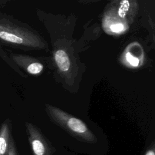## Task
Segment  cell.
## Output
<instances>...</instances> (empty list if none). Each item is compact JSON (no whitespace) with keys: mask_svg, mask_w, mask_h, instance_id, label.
<instances>
[{"mask_svg":"<svg viewBox=\"0 0 155 155\" xmlns=\"http://www.w3.org/2000/svg\"><path fill=\"white\" fill-rule=\"evenodd\" d=\"M6 2H7V1H0V6H2Z\"/></svg>","mask_w":155,"mask_h":155,"instance_id":"30bf717a","label":"cell"},{"mask_svg":"<svg viewBox=\"0 0 155 155\" xmlns=\"http://www.w3.org/2000/svg\"><path fill=\"white\" fill-rule=\"evenodd\" d=\"M126 59L127 61L133 66L137 67L139 65V59L134 57L130 53H127L126 54Z\"/></svg>","mask_w":155,"mask_h":155,"instance_id":"8992f818","label":"cell"},{"mask_svg":"<svg viewBox=\"0 0 155 155\" xmlns=\"http://www.w3.org/2000/svg\"><path fill=\"white\" fill-rule=\"evenodd\" d=\"M7 155H16L15 147L14 142L12 139V137H11L10 140L8 150V154Z\"/></svg>","mask_w":155,"mask_h":155,"instance_id":"ba28073f","label":"cell"},{"mask_svg":"<svg viewBox=\"0 0 155 155\" xmlns=\"http://www.w3.org/2000/svg\"><path fill=\"white\" fill-rule=\"evenodd\" d=\"M110 29L114 33H119L124 30V25L119 23L113 24L110 26Z\"/></svg>","mask_w":155,"mask_h":155,"instance_id":"52a82bcc","label":"cell"},{"mask_svg":"<svg viewBox=\"0 0 155 155\" xmlns=\"http://www.w3.org/2000/svg\"><path fill=\"white\" fill-rule=\"evenodd\" d=\"M43 65L39 62H32L27 65L26 69L28 73L31 74L39 73L43 70Z\"/></svg>","mask_w":155,"mask_h":155,"instance_id":"5b68a950","label":"cell"},{"mask_svg":"<svg viewBox=\"0 0 155 155\" xmlns=\"http://www.w3.org/2000/svg\"><path fill=\"white\" fill-rule=\"evenodd\" d=\"M143 155H155V151H154V147L153 145L152 147H150L147 150H146L145 153Z\"/></svg>","mask_w":155,"mask_h":155,"instance_id":"9c48e42d","label":"cell"},{"mask_svg":"<svg viewBox=\"0 0 155 155\" xmlns=\"http://www.w3.org/2000/svg\"><path fill=\"white\" fill-rule=\"evenodd\" d=\"M29 34L12 16L0 12V44L7 46L29 45Z\"/></svg>","mask_w":155,"mask_h":155,"instance_id":"6da1fadb","label":"cell"},{"mask_svg":"<svg viewBox=\"0 0 155 155\" xmlns=\"http://www.w3.org/2000/svg\"><path fill=\"white\" fill-rule=\"evenodd\" d=\"M8 122L4 121L0 127V155H7L10 140Z\"/></svg>","mask_w":155,"mask_h":155,"instance_id":"3957f363","label":"cell"},{"mask_svg":"<svg viewBox=\"0 0 155 155\" xmlns=\"http://www.w3.org/2000/svg\"><path fill=\"white\" fill-rule=\"evenodd\" d=\"M54 59L58 68L61 71L65 72L69 70L70 62L67 54L64 50H58L55 53Z\"/></svg>","mask_w":155,"mask_h":155,"instance_id":"277c9868","label":"cell"},{"mask_svg":"<svg viewBox=\"0 0 155 155\" xmlns=\"http://www.w3.org/2000/svg\"><path fill=\"white\" fill-rule=\"evenodd\" d=\"M28 140L33 155H53L55 149L31 124L27 125Z\"/></svg>","mask_w":155,"mask_h":155,"instance_id":"7a4b0ae2","label":"cell"}]
</instances>
